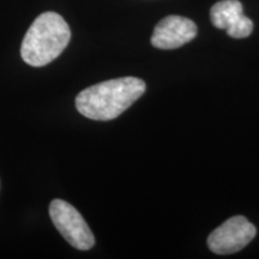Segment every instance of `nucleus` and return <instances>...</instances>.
Instances as JSON below:
<instances>
[{
    "mask_svg": "<svg viewBox=\"0 0 259 259\" xmlns=\"http://www.w3.org/2000/svg\"><path fill=\"white\" fill-rule=\"evenodd\" d=\"M255 234L257 229L247 219L234 216L209 235L208 247L216 254H232L250 244Z\"/></svg>",
    "mask_w": 259,
    "mask_h": 259,
    "instance_id": "4",
    "label": "nucleus"
},
{
    "mask_svg": "<svg viewBox=\"0 0 259 259\" xmlns=\"http://www.w3.org/2000/svg\"><path fill=\"white\" fill-rule=\"evenodd\" d=\"M71 38L66 21L56 12H44L32 22L23 38L21 56L30 66L41 67L63 53Z\"/></svg>",
    "mask_w": 259,
    "mask_h": 259,
    "instance_id": "2",
    "label": "nucleus"
},
{
    "mask_svg": "<svg viewBox=\"0 0 259 259\" xmlns=\"http://www.w3.org/2000/svg\"><path fill=\"white\" fill-rule=\"evenodd\" d=\"M145 88L144 80L137 77L97 83L77 95V111L92 120H113L134 105L145 93Z\"/></svg>",
    "mask_w": 259,
    "mask_h": 259,
    "instance_id": "1",
    "label": "nucleus"
},
{
    "mask_svg": "<svg viewBox=\"0 0 259 259\" xmlns=\"http://www.w3.org/2000/svg\"><path fill=\"white\" fill-rule=\"evenodd\" d=\"M52 222L71 246L88 251L95 245V238L89 226L74 206L63 199H54L50 204Z\"/></svg>",
    "mask_w": 259,
    "mask_h": 259,
    "instance_id": "3",
    "label": "nucleus"
},
{
    "mask_svg": "<svg viewBox=\"0 0 259 259\" xmlns=\"http://www.w3.org/2000/svg\"><path fill=\"white\" fill-rule=\"evenodd\" d=\"M197 25L183 16H167L158 22L151 36V45L158 50H176L196 37Z\"/></svg>",
    "mask_w": 259,
    "mask_h": 259,
    "instance_id": "5",
    "label": "nucleus"
},
{
    "mask_svg": "<svg viewBox=\"0 0 259 259\" xmlns=\"http://www.w3.org/2000/svg\"><path fill=\"white\" fill-rule=\"evenodd\" d=\"M210 19L219 29H225L233 38H245L253 30V22L242 14L239 0H221L210 10Z\"/></svg>",
    "mask_w": 259,
    "mask_h": 259,
    "instance_id": "6",
    "label": "nucleus"
}]
</instances>
